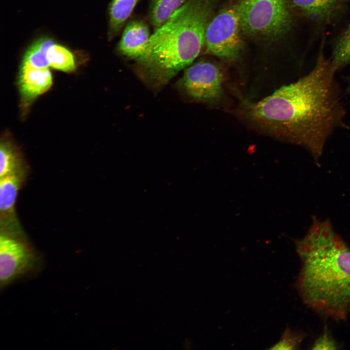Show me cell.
I'll use <instances>...</instances> for the list:
<instances>
[{"instance_id":"6da1fadb","label":"cell","mask_w":350,"mask_h":350,"mask_svg":"<svg viewBox=\"0 0 350 350\" xmlns=\"http://www.w3.org/2000/svg\"><path fill=\"white\" fill-rule=\"evenodd\" d=\"M335 71L319 55L306 75L259 101L245 103L246 118L265 133L306 148L317 161L328 139L344 125Z\"/></svg>"},{"instance_id":"7a4b0ae2","label":"cell","mask_w":350,"mask_h":350,"mask_svg":"<svg viewBox=\"0 0 350 350\" xmlns=\"http://www.w3.org/2000/svg\"><path fill=\"white\" fill-rule=\"evenodd\" d=\"M301 268L297 282L307 306L334 319L350 312V249L329 222H314L307 234L296 241Z\"/></svg>"},{"instance_id":"3957f363","label":"cell","mask_w":350,"mask_h":350,"mask_svg":"<svg viewBox=\"0 0 350 350\" xmlns=\"http://www.w3.org/2000/svg\"><path fill=\"white\" fill-rule=\"evenodd\" d=\"M216 0H187L149 38L138 60L140 75L153 86L167 83L198 56Z\"/></svg>"},{"instance_id":"277c9868","label":"cell","mask_w":350,"mask_h":350,"mask_svg":"<svg viewBox=\"0 0 350 350\" xmlns=\"http://www.w3.org/2000/svg\"><path fill=\"white\" fill-rule=\"evenodd\" d=\"M236 4L242 32L250 37L273 41L289 27L286 0H238Z\"/></svg>"},{"instance_id":"5b68a950","label":"cell","mask_w":350,"mask_h":350,"mask_svg":"<svg viewBox=\"0 0 350 350\" xmlns=\"http://www.w3.org/2000/svg\"><path fill=\"white\" fill-rule=\"evenodd\" d=\"M240 19L237 4L221 9L210 20L205 33L208 53L225 60H233L242 48Z\"/></svg>"},{"instance_id":"8992f818","label":"cell","mask_w":350,"mask_h":350,"mask_svg":"<svg viewBox=\"0 0 350 350\" xmlns=\"http://www.w3.org/2000/svg\"><path fill=\"white\" fill-rule=\"evenodd\" d=\"M22 241L5 234L0 236V288L37 272L41 261Z\"/></svg>"},{"instance_id":"52a82bcc","label":"cell","mask_w":350,"mask_h":350,"mask_svg":"<svg viewBox=\"0 0 350 350\" xmlns=\"http://www.w3.org/2000/svg\"><path fill=\"white\" fill-rule=\"evenodd\" d=\"M224 76L215 64L200 61L185 68L178 86L191 99L199 102L213 103L223 96Z\"/></svg>"},{"instance_id":"ba28073f","label":"cell","mask_w":350,"mask_h":350,"mask_svg":"<svg viewBox=\"0 0 350 350\" xmlns=\"http://www.w3.org/2000/svg\"><path fill=\"white\" fill-rule=\"evenodd\" d=\"M52 78L48 68L39 69L22 63L18 85L22 97L31 100L47 91L51 87Z\"/></svg>"},{"instance_id":"9c48e42d","label":"cell","mask_w":350,"mask_h":350,"mask_svg":"<svg viewBox=\"0 0 350 350\" xmlns=\"http://www.w3.org/2000/svg\"><path fill=\"white\" fill-rule=\"evenodd\" d=\"M150 36L145 23L138 20L131 21L124 30L118 50L122 54L137 61L144 54Z\"/></svg>"},{"instance_id":"30bf717a","label":"cell","mask_w":350,"mask_h":350,"mask_svg":"<svg viewBox=\"0 0 350 350\" xmlns=\"http://www.w3.org/2000/svg\"><path fill=\"white\" fill-rule=\"evenodd\" d=\"M0 179V210L1 214H8L13 210L20 178L16 173Z\"/></svg>"},{"instance_id":"8fae6325","label":"cell","mask_w":350,"mask_h":350,"mask_svg":"<svg viewBox=\"0 0 350 350\" xmlns=\"http://www.w3.org/2000/svg\"><path fill=\"white\" fill-rule=\"evenodd\" d=\"M53 44L52 40L48 38L38 39L28 49L23 57V63L33 67L43 69L48 68L47 52Z\"/></svg>"},{"instance_id":"7c38bea8","label":"cell","mask_w":350,"mask_h":350,"mask_svg":"<svg viewBox=\"0 0 350 350\" xmlns=\"http://www.w3.org/2000/svg\"><path fill=\"white\" fill-rule=\"evenodd\" d=\"M138 0H113L109 9L111 31L118 32L131 14Z\"/></svg>"},{"instance_id":"4fadbf2b","label":"cell","mask_w":350,"mask_h":350,"mask_svg":"<svg viewBox=\"0 0 350 350\" xmlns=\"http://www.w3.org/2000/svg\"><path fill=\"white\" fill-rule=\"evenodd\" d=\"M47 57L49 66L53 69L65 72H70L75 69L72 53L62 46L52 44L47 52Z\"/></svg>"},{"instance_id":"5bb4252c","label":"cell","mask_w":350,"mask_h":350,"mask_svg":"<svg viewBox=\"0 0 350 350\" xmlns=\"http://www.w3.org/2000/svg\"><path fill=\"white\" fill-rule=\"evenodd\" d=\"M185 0H154L151 11V20L155 30L164 23Z\"/></svg>"},{"instance_id":"9a60e30c","label":"cell","mask_w":350,"mask_h":350,"mask_svg":"<svg viewBox=\"0 0 350 350\" xmlns=\"http://www.w3.org/2000/svg\"><path fill=\"white\" fill-rule=\"evenodd\" d=\"M331 61L336 71L350 63V23L336 43Z\"/></svg>"},{"instance_id":"2e32d148","label":"cell","mask_w":350,"mask_h":350,"mask_svg":"<svg viewBox=\"0 0 350 350\" xmlns=\"http://www.w3.org/2000/svg\"><path fill=\"white\" fill-rule=\"evenodd\" d=\"M294 5L307 14L322 17L331 10L334 2L330 0H291Z\"/></svg>"},{"instance_id":"e0dca14e","label":"cell","mask_w":350,"mask_h":350,"mask_svg":"<svg viewBox=\"0 0 350 350\" xmlns=\"http://www.w3.org/2000/svg\"><path fill=\"white\" fill-rule=\"evenodd\" d=\"M18 160L15 153L7 144L1 143L0 147V178L16 173Z\"/></svg>"},{"instance_id":"ac0fdd59","label":"cell","mask_w":350,"mask_h":350,"mask_svg":"<svg viewBox=\"0 0 350 350\" xmlns=\"http://www.w3.org/2000/svg\"><path fill=\"white\" fill-rule=\"evenodd\" d=\"M303 338V335L292 332L289 329L285 330L280 341L270 349L295 350L297 349Z\"/></svg>"},{"instance_id":"d6986e66","label":"cell","mask_w":350,"mask_h":350,"mask_svg":"<svg viewBox=\"0 0 350 350\" xmlns=\"http://www.w3.org/2000/svg\"><path fill=\"white\" fill-rule=\"evenodd\" d=\"M338 345L329 331L326 329L314 343L312 350H336Z\"/></svg>"},{"instance_id":"ffe728a7","label":"cell","mask_w":350,"mask_h":350,"mask_svg":"<svg viewBox=\"0 0 350 350\" xmlns=\"http://www.w3.org/2000/svg\"><path fill=\"white\" fill-rule=\"evenodd\" d=\"M348 92L349 93V94L350 95V80L349 82V85H348Z\"/></svg>"},{"instance_id":"44dd1931","label":"cell","mask_w":350,"mask_h":350,"mask_svg":"<svg viewBox=\"0 0 350 350\" xmlns=\"http://www.w3.org/2000/svg\"><path fill=\"white\" fill-rule=\"evenodd\" d=\"M331 0L332 1L335 3L337 0Z\"/></svg>"}]
</instances>
